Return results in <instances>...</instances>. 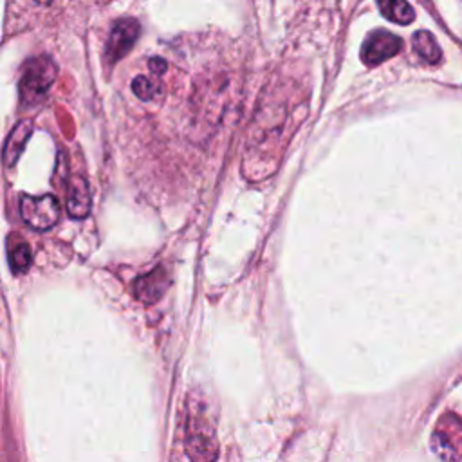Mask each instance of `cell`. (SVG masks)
Returning a JSON list of instances; mask_svg holds the SVG:
<instances>
[{
  "mask_svg": "<svg viewBox=\"0 0 462 462\" xmlns=\"http://www.w3.org/2000/svg\"><path fill=\"white\" fill-rule=\"evenodd\" d=\"M56 76H58V67L49 56H36L29 60L23 67V72L18 83L20 101L25 106L38 105L49 92Z\"/></svg>",
  "mask_w": 462,
  "mask_h": 462,
  "instance_id": "obj_1",
  "label": "cell"
},
{
  "mask_svg": "<svg viewBox=\"0 0 462 462\" xmlns=\"http://www.w3.org/2000/svg\"><path fill=\"white\" fill-rule=\"evenodd\" d=\"M431 449L444 462L462 460V419L457 413L446 411L437 420L431 433Z\"/></svg>",
  "mask_w": 462,
  "mask_h": 462,
  "instance_id": "obj_2",
  "label": "cell"
},
{
  "mask_svg": "<svg viewBox=\"0 0 462 462\" xmlns=\"http://www.w3.org/2000/svg\"><path fill=\"white\" fill-rule=\"evenodd\" d=\"M186 455L191 462H215L218 457V442L211 424L200 417L193 415L188 430H186V442H184Z\"/></svg>",
  "mask_w": 462,
  "mask_h": 462,
  "instance_id": "obj_3",
  "label": "cell"
},
{
  "mask_svg": "<svg viewBox=\"0 0 462 462\" xmlns=\"http://www.w3.org/2000/svg\"><path fill=\"white\" fill-rule=\"evenodd\" d=\"M20 215L23 222L29 224L32 229L47 231L60 218V204L54 195H25L20 202Z\"/></svg>",
  "mask_w": 462,
  "mask_h": 462,
  "instance_id": "obj_4",
  "label": "cell"
},
{
  "mask_svg": "<svg viewBox=\"0 0 462 462\" xmlns=\"http://www.w3.org/2000/svg\"><path fill=\"white\" fill-rule=\"evenodd\" d=\"M139 32H141V25L135 18H130V16L119 18L110 31L106 49H105V58L110 63L119 61L134 47L135 40L139 38Z\"/></svg>",
  "mask_w": 462,
  "mask_h": 462,
  "instance_id": "obj_5",
  "label": "cell"
},
{
  "mask_svg": "<svg viewBox=\"0 0 462 462\" xmlns=\"http://www.w3.org/2000/svg\"><path fill=\"white\" fill-rule=\"evenodd\" d=\"M401 51V38L390 31L377 29L366 36L361 45V60L368 65H377Z\"/></svg>",
  "mask_w": 462,
  "mask_h": 462,
  "instance_id": "obj_6",
  "label": "cell"
},
{
  "mask_svg": "<svg viewBox=\"0 0 462 462\" xmlns=\"http://www.w3.org/2000/svg\"><path fill=\"white\" fill-rule=\"evenodd\" d=\"M170 278L162 265H157L150 273L134 280V294L143 303H155L168 289Z\"/></svg>",
  "mask_w": 462,
  "mask_h": 462,
  "instance_id": "obj_7",
  "label": "cell"
},
{
  "mask_svg": "<svg viewBox=\"0 0 462 462\" xmlns=\"http://www.w3.org/2000/svg\"><path fill=\"white\" fill-rule=\"evenodd\" d=\"M92 199L88 182L81 175H72L67 189V211L74 218H85L90 213Z\"/></svg>",
  "mask_w": 462,
  "mask_h": 462,
  "instance_id": "obj_8",
  "label": "cell"
},
{
  "mask_svg": "<svg viewBox=\"0 0 462 462\" xmlns=\"http://www.w3.org/2000/svg\"><path fill=\"white\" fill-rule=\"evenodd\" d=\"M32 121L31 119H22L14 125V128L9 132L4 150H2V159L5 166H13L16 164V161L20 159L22 152L25 150V144L32 134Z\"/></svg>",
  "mask_w": 462,
  "mask_h": 462,
  "instance_id": "obj_9",
  "label": "cell"
},
{
  "mask_svg": "<svg viewBox=\"0 0 462 462\" xmlns=\"http://www.w3.org/2000/svg\"><path fill=\"white\" fill-rule=\"evenodd\" d=\"M413 49L426 63H437L440 60V47L428 31H417L413 34Z\"/></svg>",
  "mask_w": 462,
  "mask_h": 462,
  "instance_id": "obj_10",
  "label": "cell"
},
{
  "mask_svg": "<svg viewBox=\"0 0 462 462\" xmlns=\"http://www.w3.org/2000/svg\"><path fill=\"white\" fill-rule=\"evenodd\" d=\"M7 262L14 274H22L31 267V249L23 240L9 242L7 247Z\"/></svg>",
  "mask_w": 462,
  "mask_h": 462,
  "instance_id": "obj_11",
  "label": "cell"
},
{
  "mask_svg": "<svg viewBox=\"0 0 462 462\" xmlns=\"http://www.w3.org/2000/svg\"><path fill=\"white\" fill-rule=\"evenodd\" d=\"M377 7L384 14V18H388L390 22L401 23V25H406L415 18V13H413L411 5L406 4V2H401V0H397V2H379Z\"/></svg>",
  "mask_w": 462,
  "mask_h": 462,
  "instance_id": "obj_12",
  "label": "cell"
},
{
  "mask_svg": "<svg viewBox=\"0 0 462 462\" xmlns=\"http://www.w3.org/2000/svg\"><path fill=\"white\" fill-rule=\"evenodd\" d=\"M132 90H134V94H135L139 99H144V101H148V99H152V97L155 96V87H153V83H152L148 78H144V76H137V78L132 81Z\"/></svg>",
  "mask_w": 462,
  "mask_h": 462,
  "instance_id": "obj_13",
  "label": "cell"
},
{
  "mask_svg": "<svg viewBox=\"0 0 462 462\" xmlns=\"http://www.w3.org/2000/svg\"><path fill=\"white\" fill-rule=\"evenodd\" d=\"M148 65H150V69H152V72H155V74H162L164 70H166V61L162 60V58H152L150 61H148Z\"/></svg>",
  "mask_w": 462,
  "mask_h": 462,
  "instance_id": "obj_14",
  "label": "cell"
}]
</instances>
